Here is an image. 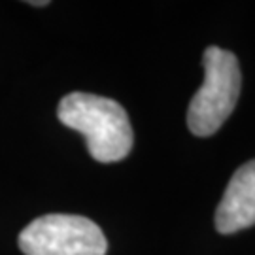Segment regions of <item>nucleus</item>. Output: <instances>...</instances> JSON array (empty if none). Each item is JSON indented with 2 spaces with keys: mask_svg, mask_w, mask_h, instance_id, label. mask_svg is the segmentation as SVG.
I'll use <instances>...</instances> for the list:
<instances>
[{
  "mask_svg": "<svg viewBox=\"0 0 255 255\" xmlns=\"http://www.w3.org/2000/svg\"><path fill=\"white\" fill-rule=\"evenodd\" d=\"M25 255H106L102 229L83 216L47 214L30 221L19 235Z\"/></svg>",
  "mask_w": 255,
  "mask_h": 255,
  "instance_id": "nucleus-3",
  "label": "nucleus"
},
{
  "mask_svg": "<svg viewBox=\"0 0 255 255\" xmlns=\"http://www.w3.org/2000/svg\"><path fill=\"white\" fill-rule=\"evenodd\" d=\"M255 225V159L233 174L216 210V229L221 235Z\"/></svg>",
  "mask_w": 255,
  "mask_h": 255,
  "instance_id": "nucleus-4",
  "label": "nucleus"
},
{
  "mask_svg": "<svg viewBox=\"0 0 255 255\" xmlns=\"http://www.w3.org/2000/svg\"><path fill=\"white\" fill-rule=\"evenodd\" d=\"M57 118L85 136L87 151L99 163L123 161L132 149L134 134L127 112L112 99L91 93H70L59 102Z\"/></svg>",
  "mask_w": 255,
  "mask_h": 255,
  "instance_id": "nucleus-1",
  "label": "nucleus"
},
{
  "mask_svg": "<svg viewBox=\"0 0 255 255\" xmlns=\"http://www.w3.org/2000/svg\"><path fill=\"white\" fill-rule=\"evenodd\" d=\"M204 83L187 108V127L195 136H212L229 119L242 89V72L235 53L210 46L202 57Z\"/></svg>",
  "mask_w": 255,
  "mask_h": 255,
  "instance_id": "nucleus-2",
  "label": "nucleus"
},
{
  "mask_svg": "<svg viewBox=\"0 0 255 255\" xmlns=\"http://www.w3.org/2000/svg\"><path fill=\"white\" fill-rule=\"evenodd\" d=\"M27 4H30V6H47L49 2H47V0H40V2H32V0H30Z\"/></svg>",
  "mask_w": 255,
  "mask_h": 255,
  "instance_id": "nucleus-5",
  "label": "nucleus"
}]
</instances>
